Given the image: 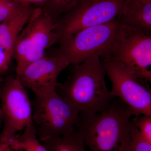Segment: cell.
<instances>
[{
	"mask_svg": "<svg viewBox=\"0 0 151 151\" xmlns=\"http://www.w3.org/2000/svg\"><path fill=\"white\" fill-rule=\"evenodd\" d=\"M121 23L117 17L63 38L58 41L57 51L66 57L71 65L81 63L95 55L103 59L114 42Z\"/></svg>",
	"mask_w": 151,
	"mask_h": 151,
	"instance_id": "obj_4",
	"label": "cell"
},
{
	"mask_svg": "<svg viewBox=\"0 0 151 151\" xmlns=\"http://www.w3.org/2000/svg\"><path fill=\"white\" fill-rule=\"evenodd\" d=\"M118 18L122 23L151 35V0H124Z\"/></svg>",
	"mask_w": 151,
	"mask_h": 151,
	"instance_id": "obj_11",
	"label": "cell"
},
{
	"mask_svg": "<svg viewBox=\"0 0 151 151\" xmlns=\"http://www.w3.org/2000/svg\"><path fill=\"white\" fill-rule=\"evenodd\" d=\"M103 62L97 55L72 65L67 80L57 84L55 92L80 114L99 113L114 98L105 80Z\"/></svg>",
	"mask_w": 151,
	"mask_h": 151,
	"instance_id": "obj_1",
	"label": "cell"
},
{
	"mask_svg": "<svg viewBox=\"0 0 151 151\" xmlns=\"http://www.w3.org/2000/svg\"><path fill=\"white\" fill-rule=\"evenodd\" d=\"M11 142H6L0 139V151H19L14 148L11 144Z\"/></svg>",
	"mask_w": 151,
	"mask_h": 151,
	"instance_id": "obj_21",
	"label": "cell"
},
{
	"mask_svg": "<svg viewBox=\"0 0 151 151\" xmlns=\"http://www.w3.org/2000/svg\"><path fill=\"white\" fill-rule=\"evenodd\" d=\"M146 141L151 144V116H135L132 121Z\"/></svg>",
	"mask_w": 151,
	"mask_h": 151,
	"instance_id": "obj_17",
	"label": "cell"
},
{
	"mask_svg": "<svg viewBox=\"0 0 151 151\" xmlns=\"http://www.w3.org/2000/svg\"><path fill=\"white\" fill-rule=\"evenodd\" d=\"M14 3L22 5L31 6L33 5L42 6L46 4L51 0H10Z\"/></svg>",
	"mask_w": 151,
	"mask_h": 151,
	"instance_id": "obj_20",
	"label": "cell"
},
{
	"mask_svg": "<svg viewBox=\"0 0 151 151\" xmlns=\"http://www.w3.org/2000/svg\"><path fill=\"white\" fill-rule=\"evenodd\" d=\"M132 114L120 99L99 113L80 114L75 132L90 151H124L131 134Z\"/></svg>",
	"mask_w": 151,
	"mask_h": 151,
	"instance_id": "obj_2",
	"label": "cell"
},
{
	"mask_svg": "<svg viewBox=\"0 0 151 151\" xmlns=\"http://www.w3.org/2000/svg\"><path fill=\"white\" fill-rule=\"evenodd\" d=\"M70 65L67 58L56 51L31 63L16 75L35 95H45L55 92L58 76Z\"/></svg>",
	"mask_w": 151,
	"mask_h": 151,
	"instance_id": "obj_9",
	"label": "cell"
},
{
	"mask_svg": "<svg viewBox=\"0 0 151 151\" xmlns=\"http://www.w3.org/2000/svg\"><path fill=\"white\" fill-rule=\"evenodd\" d=\"M4 127L0 139L13 140L18 132L32 123V105L26 89L16 75L6 78L0 92Z\"/></svg>",
	"mask_w": 151,
	"mask_h": 151,
	"instance_id": "obj_8",
	"label": "cell"
},
{
	"mask_svg": "<svg viewBox=\"0 0 151 151\" xmlns=\"http://www.w3.org/2000/svg\"><path fill=\"white\" fill-rule=\"evenodd\" d=\"M25 26L29 33L32 47L24 60L20 70L44 56L46 50L58 42L56 19L43 7L33 9Z\"/></svg>",
	"mask_w": 151,
	"mask_h": 151,
	"instance_id": "obj_10",
	"label": "cell"
},
{
	"mask_svg": "<svg viewBox=\"0 0 151 151\" xmlns=\"http://www.w3.org/2000/svg\"><path fill=\"white\" fill-rule=\"evenodd\" d=\"M102 61L112 83V96L125 103L132 116H151V91L148 81L121 63Z\"/></svg>",
	"mask_w": 151,
	"mask_h": 151,
	"instance_id": "obj_7",
	"label": "cell"
},
{
	"mask_svg": "<svg viewBox=\"0 0 151 151\" xmlns=\"http://www.w3.org/2000/svg\"><path fill=\"white\" fill-rule=\"evenodd\" d=\"M14 149L24 151H48L38 139L33 122L24 129L21 135H17L11 142Z\"/></svg>",
	"mask_w": 151,
	"mask_h": 151,
	"instance_id": "obj_14",
	"label": "cell"
},
{
	"mask_svg": "<svg viewBox=\"0 0 151 151\" xmlns=\"http://www.w3.org/2000/svg\"><path fill=\"white\" fill-rule=\"evenodd\" d=\"M1 116V105H0V116Z\"/></svg>",
	"mask_w": 151,
	"mask_h": 151,
	"instance_id": "obj_22",
	"label": "cell"
},
{
	"mask_svg": "<svg viewBox=\"0 0 151 151\" xmlns=\"http://www.w3.org/2000/svg\"><path fill=\"white\" fill-rule=\"evenodd\" d=\"M32 106V122L40 142L75 132L79 113L55 91L35 95Z\"/></svg>",
	"mask_w": 151,
	"mask_h": 151,
	"instance_id": "obj_3",
	"label": "cell"
},
{
	"mask_svg": "<svg viewBox=\"0 0 151 151\" xmlns=\"http://www.w3.org/2000/svg\"><path fill=\"white\" fill-rule=\"evenodd\" d=\"M48 151H86L82 137L76 132L42 142Z\"/></svg>",
	"mask_w": 151,
	"mask_h": 151,
	"instance_id": "obj_13",
	"label": "cell"
},
{
	"mask_svg": "<svg viewBox=\"0 0 151 151\" xmlns=\"http://www.w3.org/2000/svg\"><path fill=\"white\" fill-rule=\"evenodd\" d=\"M111 48L102 60L121 63L151 81V35L122 23Z\"/></svg>",
	"mask_w": 151,
	"mask_h": 151,
	"instance_id": "obj_5",
	"label": "cell"
},
{
	"mask_svg": "<svg viewBox=\"0 0 151 151\" xmlns=\"http://www.w3.org/2000/svg\"><path fill=\"white\" fill-rule=\"evenodd\" d=\"M123 1L81 0L57 19L58 42L84 29L115 19L120 14Z\"/></svg>",
	"mask_w": 151,
	"mask_h": 151,
	"instance_id": "obj_6",
	"label": "cell"
},
{
	"mask_svg": "<svg viewBox=\"0 0 151 151\" xmlns=\"http://www.w3.org/2000/svg\"><path fill=\"white\" fill-rule=\"evenodd\" d=\"M124 151H151V144L144 139L132 121L129 140Z\"/></svg>",
	"mask_w": 151,
	"mask_h": 151,
	"instance_id": "obj_15",
	"label": "cell"
},
{
	"mask_svg": "<svg viewBox=\"0 0 151 151\" xmlns=\"http://www.w3.org/2000/svg\"><path fill=\"white\" fill-rule=\"evenodd\" d=\"M13 54V52L0 45V76L8 70Z\"/></svg>",
	"mask_w": 151,
	"mask_h": 151,
	"instance_id": "obj_19",
	"label": "cell"
},
{
	"mask_svg": "<svg viewBox=\"0 0 151 151\" xmlns=\"http://www.w3.org/2000/svg\"><path fill=\"white\" fill-rule=\"evenodd\" d=\"M34 8L20 5L16 10L0 23V45L13 52L18 36L28 21Z\"/></svg>",
	"mask_w": 151,
	"mask_h": 151,
	"instance_id": "obj_12",
	"label": "cell"
},
{
	"mask_svg": "<svg viewBox=\"0 0 151 151\" xmlns=\"http://www.w3.org/2000/svg\"><path fill=\"white\" fill-rule=\"evenodd\" d=\"M20 5L10 0H0V23L10 16Z\"/></svg>",
	"mask_w": 151,
	"mask_h": 151,
	"instance_id": "obj_18",
	"label": "cell"
},
{
	"mask_svg": "<svg viewBox=\"0 0 151 151\" xmlns=\"http://www.w3.org/2000/svg\"><path fill=\"white\" fill-rule=\"evenodd\" d=\"M81 0H51L45 5L46 9L57 19L63 14L75 6Z\"/></svg>",
	"mask_w": 151,
	"mask_h": 151,
	"instance_id": "obj_16",
	"label": "cell"
}]
</instances>
